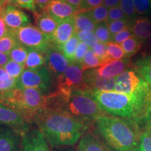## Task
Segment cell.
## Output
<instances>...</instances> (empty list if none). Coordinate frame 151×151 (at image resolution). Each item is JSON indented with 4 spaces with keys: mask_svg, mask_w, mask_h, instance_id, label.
Here are the masks:
<instances>
[{
    "mask_svg": "<svg viewBox=\"0 0 151 151\" xmlns=\"http://www.w3.org/2000/svg\"><path fill=\"white\" fill-rule=\"evenodd\" d=\"M4 8H5L4 6H3L2 4H0V16H1V14H2V11H3L4 9Z\"/></svg>",
    "mask_w": 151,
    "mask_h": 151,
    "instance_id": "db71d44e",
    "label": "cell"
},
{
    "mask_svg": "<svg viewBox=\"0 0 151 151\" xmlns=\"http://www.w3.org/2000/svg\"><path fill=\"white\" fill-rule=\"evenodd\" d=\"M132 68L141 75L151 89V54L141 55L133 62Z\"/></svg>",
    "mask_w": 151,
    "mask_h": 151,
    "instance_id": "44dd1931",
    "label": "cell"
},
{
    "mask_svg": "<svg viewBox=\"0 0 151 151\" xmlns=\"http://www.w3.org/2000/svg\"><path fill=\"white\" fill-rule=\"evenodd\" d=\"M88 12L92 20L97 24L107 21L109 10L105 6L101 5L91 11H88Z\"/></svg>",
    "mask_w": 151,
    "mask_h": 151,
    "instance_id": "d6a6232c",
    "label": "cell"
},
{
    "mask_svg": "<svg viewBox=\"0 0 151 151\" xmlns=\"http://www.w3.org/2000/svg\"><path fill=\"white\" fill-rule=\"evenodd\" d=\"M3 67L11 77L18 79V80L20 78L22 73L25 69L24 65L17 63V62L11 60Z\"/></svg>",
    "mask_w": 151,
    "mask_h": 151,
    "instance_id": "1f68e13d",
    "label": "cell"
},
{
    "mask_svg": "<svg viewBox=\"0 0 151 151\" xmlns=\"http://www.w3.org/2000/svg\"><path fill=\"white\" fill-rule=\"evenodd\" d=\"M80 42L81 41L77 37L76 34H75L69 41L64 43L63 45H62L61 46L58 47V48L61 50L62 53L65 55L66 58L69 61L73 62L76 50L77 47H78Z\"/></svg>",
    "mask_w": 151,
    "mask_h": 151,
    "instance_id": "d4e9b609",
    "label": "cell"
},
{
    "mask_svg": "<svg viewBox=\"0 0 151 151\" xmlns=\"http://www.w3.org/2000/svg\"><path fill=\"white\" fill-rule=\"evenodd\" d=\"M51 0H35L37 6L41 11H44Z\"/></svg>",
    "mask_w": 151,
    "mask_h": 151,
    "instance_id": "7dc6e473",
    "label": "cell"
},
{
    "mask_svg": "<svg viewBox=\"0 0 151 151\" xmlns=\"http://www.w3.org/2000/svg\"><path fill=\"white\" fill-rule=\"evenodd\" d=\"M134 37L145 42L151 37V18L148 16L137 17L130 22Z\"/></svg>",
    "mask_w": 151,
    "mask_h": 151,
    "instance_id": "ac0fdd59",
    "label": "cell"
},
{
    "mask_svg": "<svg viewBox=\"0 0 151 151\" xmlns=\"http://www.w3.org/2000/svg\"><path fill=\"white\" fill-rule=\"evenodd\" d=\"M143 46V48L142 52H141V55L151 54V37L149 38L148 40L145 41Z\"/></svg>",
    "mask_w": 151,
    "mask_h": 151,
    "instance_id": "f6af8a7d",
    "label": "cell"
},
{
    "mask_svg": "<svg viewBox=\"0 0 151 151\" xmlns=\"http://www.w3.org/2000/svg\"><path fill=\"white\" fill-rule=\"evenodd\" d=\"M94 53L97 55V57L101 60L103 62V65L105 63L109 62L108 60V50H107V44L101 43H98L92 49Z\"/></svg>",
    "mask_w": 151,
    "mask_h": 151,
    "instance_id": "f35d334b",
    "label": "cell"
},
{
    "mask_svg": "<svg viewBox=\"0 0 151 151\" xmlns=\"http://www.w3.org/2000/svg\"><path fill=\"white\" fill-rule=\"evenodd\" d=\"M1 17L9 32L30 25L31 23L28 15L14 4L5 6Z\"/></svg>",
    "mask_w": 151,
    "mask_h": 151,
    "instance_id": "8fae6325",
    "label": "cell"
},
{
    "mask_svg": "<svg viewBox=\"0 0 151 151\" xmlns=\"http://www.w3.org/2000/svg\"><path fill=\"white\" fill-rule=\"evenodd\" d=\"M134 37L133 33H132L130 27L127 28V29H124L123 31L120 32L116 35H113L111 37V42L118 43V44H120V43H123L124 41L127 40L128 39Z\"/></svg>",
    "mask_w": 151,
    "mask_h": 151,
    "instance_id": "7bdbcfd3",
    "label": "cell"
},
{
    "mask_svg": "<svg viewBox=\"0 0 151 151\" xmlns=\"http://www.w3.org/2000/svg\"><path fill=\"white\" fill-rule=\"evenodd\" d=\"M14 4L19 8L29 11L34 15L37 14L39 13L35 0H15Z\"/></svg>",
    "mask_w": 151,
    "mask_h": 151,
    "instance_id": "ab89813d",
    "label": "cell"
},
{
    "mask_svg": "<svg viewBox=\"0 0 151 151\" xmlns=\"http://www.w3.org/2000/svg\"><path fill=\"white\" fill-rule=\"evenodd\" d=\"M18 86L34 88L45 95L56 90L55 78L52 77L46 66L37 69H25L18 79Z\"/></svg>",
    "mask_w": 151,
    "mask_h": 151,
    "instance_id": "5b68a950",
    "label": "cell"
},
{
    "mask_svg": "<svg viewBox=\"0 0 151 151\" xmlns=\"http://www.w3.org/2000/svg\"><path fill=\"white\" fill-rule=\"evenodd\" d=\"M75 34V24L72 17L60 22L55 31L50 36V39L53 46L60 47L69 41Z\"/></svg>",
    "mask_w": 151,
    "mask_h": 151,
    "instance_id": "2e32d148",
    "label": "cell"
},
{
    "mask_svg": "<svg viewBox=\"0 0 151 151\" xmlns=\"http://www.w3.org/2000/svg\"><path fill=\"white\" fill-rule=\"evenodd\" d=\"M150 2H151V0H150Z\"/></svg>",
    "mask_w": 151,
    "mask_h": 151,
    "instance_id": "6f0895ef",
    "label": "cell"
},
{
    "mask_svg": "<svg viewBox=\"0 0 151 151\" xmlns=\"http://www.w3.org/2000/svg\"><path fill=\"white\" fill-rule=\"evenodd\" d=\"M130 22L131 21H129L127 18H124L122 19V20L111 22L110 23H107L111 37L123 31L124 29L130 27Z\"/></svg>",
    "mask_w": 151,
    "mask_h": 151,
    "instance_id": "d590c367",
    "label": "cell"
},
{
    "mask_svg": "<svg viewBox=\"0 0 151 151\" xmlns=\"http://www.w3.org/2000/svg\"><path fill=\"white\" fill-rule=\"evenodd\" d=\"M0 124L8 126L24 133L29 129V124L18 111L0 102Z\"/></svg>",
    "mask_w": 151,
    "mask_h": 151,
    "instance_id": "4fadbf2b",
    "label": "cell"
},
{
    "mask_svg": "<svg viewBox=\"0 0 151 151\" xmlns=\"http://www.w3.org/2000/svg\"><path fill=\"white\" fill-rule=\"evenodd\" d=\"M18 79L14 78L12 77L7 79H1L0 80V97L4 94L16 88L18 86Z\"/></svg>",
    "mask_w": 151,
    "mask_h": 151,
    "instance_id": "74e56055",
    "label": "cell"
},
{
    "mask_svg": "<svg viewBox=\"0 0 151 151\" xmlns=\"http://www.w3.org/2000/svg\"><path fill=\"white\" fill-rule=\"evenodd\" d=\"M91 92L76 91L67 94L62 106L61 111H65L85 122L93 124L97 118L105 116Z\"/></svg>",
    "mask_w": 151,
    "mask_h": 151,
    "instance_id": "277c9868",
    "label": "cell"
},
{
    "mask_svg": "<svg viewBox=\"0 0 151 151\" xmlns=\"http://www.w3.org/2000/svg\"><path fill=\"white\" fill-rule=\"evenodd\" d=\"M9 32L16 38L20 44L28 48L37 49L43 53H46L53 46L50 36L43 33L37 27L31 24Z\"/></svg>",
    "mask_w": 151,
    "mask_h": 151,
    "instance_id": "52a82bcc",
    "label": "cell"
},
{
    "mask_svg": "<svg viewBox=\"0 0 151 151\" xmlns=\"http://www.w3.org/2000/svg\"><path fill=\"white\" fill-rule=\"evenodd\" d=\"M85 84L92 93L95 92L115 91L116 77L104 78L97 74L96 69L86 70L83 73Z\"/></svg>",
    "mask_w": 151,
    "mask_h": 151,
    "instance_id": "30bf717a",
    "label": "cell"
},
{
    "mask_svg": "<svg viewBox=\"0 0 151 151\" xmlns=\"http://www.w3.org/2000/svg\"><path fill=\"white\" fill-rule=\"evenodd\" d=\"M107 50H108L107 54H108L109 62L119 60L125 58V54L121 45L111 41L107 43Z\"/></svg>",
    "mask_w": 151,
    "mask_h": 151,
    "instance_id": "4dcf8cb0",
    "label": "cell"
},
{
    "mask_svg": "<svg viewBox=\"0 0 151 151\" xmlns=\"http://www.w3.org/2000/svg\"><path fill=\"white\" fill-rule=\"evenodd\" d=\"M83 0H66V2H67L69 4L72 6L73 8L76 9H78L79 7L81 6V4H82Z\"/></svg>",
    "mask_w": 151,
    "mask_h": 151,
    "instance_id": "f907efd6",
    "label": "cell"
},
{
    "mask_svg": "<svg viewBox=\"0 0 151 151\" xmlns=\"http://www.w3.org/2000/svg\"><path fill=\"white\" fill-rule=\"evenodd\" d=\"M76 33L81 31H88L93 32L97 27V23L92 20L88 11L78 13L73 16Z\"/></svg>",
    "mask_w": 151,
    "mask_h": 151,
    "instance_id": "7402d4cb",
    "label": "cell"
},
{
    "mask_svg": "<svg viewBox=\"0 0 151 151\" xmlns=\"http://www.w3.org/2000/svg\"><path fill=\"white\" fill-rule=\"evenodd\" d=\"M144 42L141 41L134 37H132L127 40L121 43V46L123 49L126 58H131L132 56L137 54L142 48Z\"/></svg>",
    "mask_w": 151,
    "mask_h": 151,
    "instance_id": "484cf974",
    "label": "cell"
},
{
    "mask_svg": "<svg viewBox=\"0 0 151 151\" xmlns=\"http://www.w3.org/2000/svg\"><path fill=\"white\" fill-rule=\"evenodd\" d=\"M9 32V31L6 25L4 20L0 16V39L4 37L5 35H6Z\"/></svg>",
    "mask_w": 151,
    "mask_h": 151,
    "instance_id": "bcb514c9",
    "label": "cell"
},
{
    "mask_svg": "<svg viewBox=\"0 0 151 151\" xmlns=\"http://www.w3.org/2000/svg\"><path fill=\"white\" fill-rule=\"evenodd\" d=\"M10 76L7 73L4 67H0V80L1 79H7L10 78Z\"/></svg>",
    "mask_w": 151,
    "mask_h": 151,
    "instance_id": "816d5d0a",
    "label": "cell"
},
{
    "mask_svg": "<svg viewBox=\"0 0 151 151\" xmlns=\"http://www.w3.org/2000/svg\"><path fill=\"white\" fill-rule=\"evenodd\" d=\"M76 34L77 37L81 42L84 43L87 46L92 49L96 45L99 43L98 39L94 32L88 31H81L78 32Z\"/></svg>",
    "mask_w": 151,
    "mask_h": 151,
    "instance_id": "e575fe53",
    "label": "cell"
},
{
    "mask_svg": "<svg viewBox=\"0 0 151 151\" xmlns=\"http://www.w3.org/2000/svg\"><path fill=\"white\" fill-rule=\"evenodd\" d=\"M90 50V47L85 44L84 43L80 42L79 43L78 47H77L76 50L74 61L73 62H77V63H81L83 60L85 55L87 53V52Z\"/></svg>",
    "mask_w": 151,
    "mask_h": 151,
    "instance_id": "ee69618b",
    "label": "cell"
},
{
    "mask_svg": "<svg viewBox=\"0 0 151 151\" xmlns=\"http://www.w3.org/2000/svg\"><path fill=\"white\" fill-rule=\"evenodd\" d=\"M104 0H83L81 6L79 7L78 9H77L76 14L91 11L101 6Z\"/></svg>",
    "mask_w": 151,
    "mask_h": 151,
    "instance_id": "60d3db41",
    "label": "cell"
},
{
    "mask_svg": "<svg viewBox=\"0 0 151 151\" xmlns=\"http://www.w3.org/2000/svg\"><path fill=\"white\" fill-rule=\"evenodd\" d=\"M119 6L121 7L126 18L129 21H132L138 17L135 10L134 0H120Z\"/></svg>",
    "mask_w": 151,
    "mask_h": 151,
    "instance_id": "836d02e7",
    "label": "cell"
},
{
    "mask_svg": "<svg viewBox=\"0 0 151 151\" xmlns=\"http://www.w3.org/2000/svg\"><path fill=\"white\" fill-rule=\"evenodd\" d=\"M46 95L34 88L17 86L0 97V102L18 111L29 124L34 123L37 113L45 108Z\"/></svg>",
    "mask_w": 151,
    "mask_h": 151,
    "instance_id": "3957f363",
    "label": "cell"
},
{
    "mask_svg": "<svg viewBox=\"0 0 151 151\" xmlns=\"http://www.w3.org/2000/svg\"><path fill=\"white\" fill-rule=\"evenodd\" d=\"M15 0H0V4H1L4 6H6L8 5L14 4Z\"/></svg>",
    "mask_w": 151,
    "mask_h": 151,
    "instance_id": "f5cc1de1",
    "label": "cell"
},
{
    "mask_svg": "<svg viewBox=\"0 0 151 151\" xmlns=\"http://www.w3.org/2000/svg\"><path fill=\"white\" fill-rule=\"evenodd\" d=\"M22 134L8 126H0V151H18Z\"/></svg>",
    "mask_w": 151,
    "mask_h": 151,
    "instance_id": "5bb4252c",
    "label": "cell"
},
{
    "mask_svg": "<svg viewBox=\"0 0 151 151\" xmlns=\"http://www.w3.org/2000/svg\"><path fill=\"white\" fill-rule=\"evenodd\" d=\"M81 64L72 62L63 74L55 79L56 90L67 94L76 91L90 92L85 84Z\"/></svg>",
    "mask_w": 151,
    "mask_h": 151,
    "instance_id": "8992f818",
    "label": "cell"
},
{
    "mask_svg": "<svg viewBox=\"0 0 151 151\" xmlns=\"http://www.w3.org/2000/svg\"><path fill=\"white\" fill-rule=\"evenodd\" d=\"M10 60L9 54L0 52V67H3Z\"/></svg>",
    "mask_w": 151,
    "mask_h": 151,
    "instance_id": "681fc988",
    "label": "cell"
},
{
    "mask_svg": "<svg viewBox=\"0 0 151 151\" xmlns=\"http://www.w3.org/2000/svg\"><path fill=\"white\" fill-rule=\"evenodd\" d=\"M120 2V0H104L103 5L105 6L107 9H111L119 6Z\"/></svg>",
    "mask_w": 151,
    "mask_h": 151,
    "instance_id": "c3c4849f",
    "label": "cell"
},
{
    "mask_svg": "<svg viewBox=\"0 0 151 151\" xmlns=\"http://www.w3.org/2000/svg\"><path fill=\"white\" fill-rule=\"evenodd\" d=\"M28 55L24 62L25 69H37L45 65L46 56L41 50L35 48H28Z\"/></svg>",
    "mask_w": 151,
    "mask_h": 151,
    "instance_id": "603a6c76",
    "label": "cell"
},
{
    "mask_svg": "<svg viewBox=\"0 0 151 151\" xmlns=\"http://www.w3.org/2000/svg\"><path fill=\"white\" fill-rule=\"evenodd\" d=\"M133 62L131 58H124L119 60H113L96 68L97 74L104 78L116 77L124 71L132 67Z\"/></svg>",
    "mask_w": 151,
    "mask_h": 151,
    "instance_id": "9a60e30c",
    "label": "cell"
},
{
    "mask_svg": "<svg viewBox=\"0 0 151 151\" xmlns=\"http://www.w3.org/2000/svg\"><path fill=\"white\" fill-rule=\"evenodd\" d=\"M46 63L49 72L54 78H57L65 73L72 62L69 61L58 47L52 46L45 53Z\"/></svg>",
    "mask_w": 151,
    "mask_h": 151,
    "instance_id": "9c48e42d",
    "label": "cell"
},
{
    "mask_svg": "<svg viewBox=\"0 0 151 151\" xmlns=\"http://www.w3.org/2000/svg\"><path fill=\"white\" fill-rule=\"evenodd\" d=\"M95 134L113 151H132L137 146L141 128L132 119L100 116L93 124Z\"/></svg>",
    "mask_w": 151,
    "mask_h": 151,
    "instance_id": "7a4b0ae2",
    "label": "cell"
},
{
    "mask_svg": "<svg viewBox=\"0 0 151 151\" xmlns=\"http://www.w3.org/2000/svg\"><path fill=\"white\" fill-rule=\"evenodd\" d=\"M136 12L140 16L151 14L150 0H134Z\"/></svg>",
    "mask_w": 151,
    "mask_h": 151,
    "instance_id": "8d00e7d4",
    "label": "cell"
},
{
    "mask_svg": "<svg viewBox=\"0 0 151 151\" xmlns=\"http://www.w3.org/2000/svg\"><path fill=\"white\" fill-rule=\"evenodd\" d=\"M57 1H66V0H57Z\"/></svg>",
    "mask_w": 151,
    "mask_h": 151,
    "instance_id": "9f6ffc18",
    "label": "cell"
},
{
    "mask_svg": "<svg viewBox=\"0 0 151 151\" xmlns=\"http://www.w3.org/2000/svg\"><path fill=\"white\" fill-rule=\"evenodd\" d=\"M75 151H110L95 134L86 133L79 140Z\"/></svg>",
    "mask_w": 151,
    "mask_h": 151,
    "instance_id": "d6986e66",
    "label": "cell"
},
{
    "mask_svg": "<svg viewBox=\"0 0 151 151\" xmlns=\"http://www.w3.org/2000/svg\"><path fill=\"white\" fill-rule=\"evenodd\" d=\"M34 122L52 147L73 146L94 124L85 122L65 111L48 109L39 111Z\"/></svg>",
    "mask_w": 151,
    "mask_h": 151,
    "instance_id": "6da1fadb",
    "label": "cell"
},
{
    "mask_svg": "<svg viewBox=\"0 0 151 151\" xmlns=\"http://www.w3.org/2000/svg\"><path fill=\"white\" fill-rule=\"evenodd\" d=\"M20 44L17 39L12 34L9 32L0 39V52L9 54L11 50Z\"/></svg>",
    "mask_w": 151,
    "mask_h": 151,
    "instance_id": "83f0119b",
    "label": "cell"
},
{
    "mask_svg": "<svg viewBox=\"0 0 151 151\" xmlns=\"http://www.w3.org/2000/svg\"><path fill=\"white\" fill-rule=\"evenodd\" d=\"M81 64L83 71L88 70V69H96V68H98L103 65V62L94 53L92 49H90L87 52Z\"/></svg>",
    "mask_w": 151,
    "mask_h": 151,
    "instance_id": "4316f807",
    "label": "cell"
},
{
    "mask_svg": "<svg viewBox=\"0 0 151 151\" xmlns=\"http://www.w3.org/2000/svg\"><path fill=\"white\" fill-rule=\"evenodd\" d=\"M132 151H151V118L141 128L139 141Z\"/></svg>",
    "mask_w": 151,
    "mask_h": 151,
    "instance_id": "cb8c5ba5",
    "label": "cell"
},
{
    "mask_svg": "<svg viewBox=\"0 0 151 151\" xmlns=\"http://www.w3.org/2000/svg\"><path fill=\"white\" fill-rule=\"evenodd\" d=\"M126 18L123 11H122L121 7L120 6L113 7L109 9L108 19H107V23H110L111 22L116 21V20H122V19Z\"/></svg>",
    "mask_w": 151,
    "mask_h": 151,
    "instance_id": "b9f144b4",
    "label": "cell"
},
{
    "mask_svg": "<svg viewBox=\"0 0 151 151\" xmlns=\"http://www.w3.org/2000/svg\"><path fill=\"white\" fill-rule=\"evenodd\" d=\"M94 33L97 37L98 41L99 43L107 44L108 43L111 42V35L106 22L97 24Z\"/></svg>",
    "mask_w": 151,
    "mask_h": 151,
    "instance_id": "f1b7e54d",
    "label": "cell"
},
{
    "mask_svg": "<svg viewBox=\"0 0 151 151\" xmlns=\"http://www.w3.org/2000/svg\"><path fill=\"white\" fill-rule=\"evenodd\" d=\"M65 151H73V149H67V150H65Z\"/></svg>",
    "mask_w": 151,
    "mask_h": 151,
    "instance_id": "11a10c76",
    "label": "cell"
},
{
    "mask_svg": "<svg viewBox=\"0 0 151 151\" xmlns=\"http://www.w3.org/2000/svg\"><path fill=\"white\" fill-rule=\"evenodd\" d=\"M18 151H50L48 143L38 129H29L22 135Z\"/></svg>",
    "mask_w": 151,
    "mask_h": 151,
    "instance_id": "7c38bea8",
    "label": "cell"
},
{
    "mask_svg": "<svg viewBox=\"0 0 151 151\" xmlns=\"http://www.w3.org/2000/svg\"><path fill=\"white\" fill-rule=\"evenodd\" d=\"M34 16L35 27L48 36H51L53 34L60 24V22L50 16L46 11H41L34 15Z\"/></svg>",
    "mask_w": 151,
    "mask_h": 151,
    "instance_id": "ffe728a7",
    "label": "cell"
},
{
    "mask_svg": "<svg viewBox=\"0 0 151 151\" xmlns=\"http://www.w3.org/2000/svg\"><path fill=\"white\" fill-rule=\"evenodd\" d=\"M44 11L60 22L72 18L76 14V9L72 6L66 1L57 0H51Z\"/></svg>",
    "mask_w": 151,
    "mask_h": 151,
    "instance_id": "e0dca14e",
    "label": "cell"
},
{
    "mask_svg": "<svg viewBox=\"0 0 151 151\" xmlns=\"http://www.w3.org/2000/svg\"><path fill=\"white\" fill-rule=\"evenodd\" d=\"M146 82L133 68H130L116 76L115 91L133 94Z\"/></svg>",
    "mask_w": 151,
    "mask_h": 151,
    "instance_id": "ba28073f",
    "label": "cell"
},
{
    "mask_svg": "<svg viewBox=\"0 0 151 151\" xmlns=\"http://www.w3.org/2000/svg\"><path fill=\"white\" fill-rule=\"evenodd\" d=\"M9 55L11 60H13L17 63L24 65L28 55V49L27 47L20 43L16 48L13 49Z\"/></svg>",
    "mask_w": 151,
    "mask_h": 151,
    "instance_id": "f546056e",
    "label": "cell"
}]
</instances>
